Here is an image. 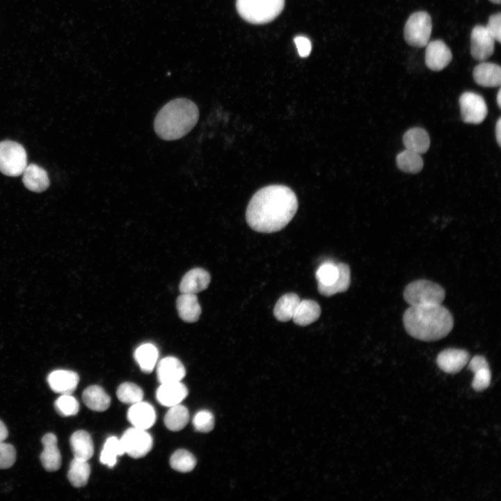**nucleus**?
<instances>
[{
    "label": "nucleus",
    "instance_id": "37",
    "mask_svg": "<svg viewBox=\"0 0 501 501\" xmlns=\"http://www.w3.org/2000/svg\"><path fill=\"white\" fill-rule=\"evenodd\" d=\"M214 417L212 412L202 410L196 413L193 418L194 429L201 433H208L214 427Z\"/></svg>",
    "mask_w": 501,
    "mask_h": 501
},
{
    "label": "nucleus",
    "instance_id": "18",
    "mask_svg": "<svg viewBox=\"0 0 501 501\" xmlns=\"http://www.w3.org/2000/svg\"><path fill=\"white\" fill-rule=\"evenodd\" d=\"M188 389L181 381L161 383L156 392L157 401L163 406L170 407L186 398Z\"/></svg>",
    "mask_w": 501,
    "mask_h": 501
},
{
    "label": "nucleus",
    "instance_id": "27",
    "mask_svg": "<svg viewBox=\"0 0 501 501\" xmlns=\"http://www.w3.org/2000/svg\"><path fill=\"white\" fill-rule=\"evenodd\" d=\"M337 265L339 272L337 280L328 286L318 284V291L324 296H331L339 292H344L349 287L351 283L349 267L344 263H339Z\"/></svg>",
    "mask_w": 501,
    "mask_h": 501
},
{
    "label": "nucleus",
    "instance_id": "15",
    "mask_svg": "<svg viewBox=\"0 0 501 501\" xmlns=\"http://www.w3.org/2000/svg\"><path fill=\"white\" fill-rule=\"evenodd\" d=\"M157 374L160 383H173L181 381L186 374V370L179 359L168 356L159 362Z\"/></svg>",
    "mask_w": 501,
    "mask_h": 501
},
{
    "label": "nucleus",
    "instance_id": "1",
    "mask_svg": "<svg viewBox=\"0 0 501 501\" xmlns=\"http://www.w3.org/2000/svg\"><path fill=\"white\" fill-rule=\"evenodd\" d=\"M298 209L294 192L284 185H269L258 190L246 212L248 225L264 233L278 232L292 219Z\"/></svg>",
    "mask_w": 501,
    "mask_h": 501
},
{
    "label": "nucleus",
    "instance_id": "12",
    "mask_svg": "<svg viewBox=\"0 0 501 501\" xmlns=\"http://www.w3.org/2000/svg\"><path fill=\"white\" fill-rule=\"evenodd\" d=\"M470 360L469 353L461 349L448 348L440 352L436 358L438 367L443 372L454 374L460 372Z\"/></svg>",
    "mask_w": 501,
    "mask_h": 501
},
{
    "label": "nucleus",
    "instance_id": "33",
    "mask_svg": "<svg viewBox=\"0 0 501 501\" xmlns=\"http://www.w3.org/2000/svg\"><path fill=\"white\" fill-rule=\"evenodd\" d=\"M170 465L176 471L189 472L196 467V459L190 452L178 450L170 456Z\"/></svg>",
    "mask_w": 501,
    "mask_h": 501
},
{
    "label": "nucleus",
    "instance_id": "17",
    "mask_svg": "<svg viewBox=\"0 0 501 501\" xmlns=\"http://www.w3.org/2000/svg\"><path fill=\"white\" fill-rule=\"evenodd\" d=\"M210 280L208 271L202 268H195L182 277L179 289L181 293L196 294L207 289Z\"/></svg>",
    "mask_w": 501,
    "mask_h": 501
},
{
    "label": "nucleus",
    "instance_id": "39",
    "mask_svg": "<svg viewBox=\"0 0 501 501\" xmlns=\"http://www.w3.org/2000/svg\"><path fill=\"white\" fill-rule=\"evenodd\" d=\"M474 374L472 387L475 390L482 391L489 386L491 378L489 367L481 369Z\"/></svg>",
    "mask_w": 501,
    "mask_h": 501
},
{
    "label": "nucleus",
    "instance_id": "16",
    "mask_svg": "<svg viewBox=\"0 0 501 501\" xmlns=\"http://www.w3.org/2000/svg\"><path fill=\"white\" fill-rule=\"evenodd\" d=\"M127 419L133 427L146 430L155 422L154 408L147 402L141 401L135 403L128 410Z\"/></svg>",
    "mask_w": 501,
    "mask_h": 501
},
{
    "label": "nucleus",
    "instance_id": "20",
    "mask_svg": "<svg viewBox=\"0 0 501 501\" xmlns=\"http://www.w3.org/2000/svg\"><path fill=\"white\" fill-rule=\"evenodd\" d=\"M22 182L30 191L42 192L49 186L47 172L36 164L27 165L22 173Z\"/></svg>",
    "mask_w": 501,
    "mask_h": 501
},
{
    "label": "nucleus",
    "instance_id": "32",
    "mask_svg": "<svg viewBox=\"0 0 501 501\" xmlns=\"http://www.w3.org/2000/svg\"><path fill=\"white\" fill-rule=\"evenodd\" d=\"M124 454L125 451L120 439L116 436H111L106 439L104 445L100 459L102 464L112 468L116 463L117 456Z\"/></svg>",
    "mask_w": 501,
    "mask_h": 501
},
{
    "label": "nucleus",
    "instance_id": "38",
    "mask_svg": "<svg viewBox=\"0 0 501 501\" xmlns=\"http://www.w3.org/2000/svg\"><path fill=\"white\" fill-rule=\"evenodd\" d=\"M16 460L15 447L3 441L0 443V469H7L13 466Z\"/></svg>",
    "mask_w": 501,
    "mask_h": 501
},
{
    "label": "nucleus",
    "instance_id": "43",
    "mask_svg": "<svg viewBox=\"0 0 501 501\" xmlns=\"http://www.w3.org/2000/svg\"><path fill=\"white\" fill-rule=\"evenodd\" d=\"M8 431L4 423L0 420V443L4 441L8 437Z\"/></svg>",
    "mask_w": 501,
    "mask_h": 501
},
{
    "label": "nucleus",
    "instance_id": "13",
    "mask_svg": "<svg viewBox=\"0 0 501 501\" xmlns=\"http://www.w3.org/2000/svg\"><path fill=\"white\" fill-rule=\"evenodd\" d=\"M47 383L51 389L61 395H71L79 383V375L73 371L54 370L47 376Z\"/></svg>",
    "mask_w": 501,
    "mask_h": 501
},
{
    "label": "nucleus",
    "instance_id": "41",
    "mask_svg": "<svg viewBox=\"0 0 501 501\" xmlns=\"http://www.w3.org/2000/svg\"><path fill=\"white\" fill-rule=\"evenodd\" d=\"M298 53L301 57H307L310 54L312 44L310 40L305 36L299 35L294 38Z\"/></svg>",
    "mask_w": 501,
    "mask_h": 501
},
{
    "label": "nucleus",
    "instance_id": "31",
    "mask_svg": "<svg viewBox=\"0 0 501 501\" xmlns=\"http://www.w3.org/2000/svg\"><path fill=\"white\" fill-rule=\"evenodd\" d=\"M396 163L399 169L408 173H418L424 166L420 154L408 149L397 155Z\"/></svg>",
    "mask_w": 501,
    "mask_h": 501
},
{
    "label": "nucleus",
    "instance_id": "35",
    "mask_svg": "<svg viewBox=\"0 0 501 501\" xmlns=\"http://www.w3.org/2000/svg\"><path fill=\"white\" fill-rule=\"evenodd\" d=\"M54 408L63 417L75 415L79 410L78 401L71 395H61L54 402Z\"/></svg>",
    "mask_w": 501,
    "mask_h": 501
},
{
    "label": "nucleus",
    "instance_id": "46",
    "mask_svg": "<svg viewBox=\"0 0 501 501\" xmlns=\"http://www.w3.org/2000/svg\"><path fill=\"white\" fill-rule=\"evenodd\" d=\"M489 1H490L491 2H492V3H496V4H500V1H501V0H489Z\"/></svg>",
    "mask_w": 501,
    "mask_h": 501
},
{
    "label": "nucleus",
    "instance_id": "3",
    "mask_svg": "<svg viewBox=\"0 0 501 501\" xmlns=\"http://www.w3.org/2000/svg\"><path fill=\"white\" fill-rule=\"evenodd\" d=\"M199 110L196 104L186 98H177L165 104L157 113L154 128L156 134L166 141L179 139L196 125Z\"/></svg>",
    "mask_w": 501,
    "mask_h": 501
},
{
    "label": "nucleus",
    "instance_id": "40",
    "mask_svg": "<svg viewBox=\"0 0 501 501\" xmlns=\"http://www.w3.org/2000/svg\"><path fill=\"white\" fill-rule=\"evenodd\" d=\"M486 30L495 41L500 42L501 41V13H498L491 15L486 26Z\"/></svg>",
    "mask_w": 501,
    "mask_h": 501
},
{
    "label": "nucleus",
    "instance_id": "7",
    "mask_svg": "<svg viewBox=\"0 0 501 501\" xmlns=\"http://www.w3.org/2000/svg\"><path fill=\"white\" fill-rule=\"evenodd\" d=\"M431 31L430 15L425 11H417L410 15L405 24L404 39L412 47H424L429 42Z\"/></svg>",
    "mask_w": 501,
    "mask_h": 501
},
{
    "label": "nucleus",
    "instance_id": "8",
    "mask_svg": "<svg viewBox=\"0 0 501 501\" xmlns=\"http://www.w3.org/2000/svg\"><path fill=\"white\" fill-rule=\"evenodd\" d=\"M120 440L125 453L134 459L145 456L153 443L151 435L146 430L134 427L126 430Z\"/></svg>",
    "mask_w": 501,
    "mask_h": 501
},
{
    "label": "nucleus",
    "instance_id": "25",
    "mask_svg": "<svg viewBox=\"0 0 501 501\" xmlns=\"http://www.w3.org/2000/svg\"><path fill=\"white\" fill-rule=\"evenodd\" d=\"M320 315L321 308L316 301L304 299L300 301L292 319L296 324L305 326L317 321Z\"/></svg>",
    "mask_w": 501,
    "mask_h": 501
},
{
    "label": "nucleus",
    "instance_id": "14",
    "mask_svg": "<svg viewBox=\"0 0 501 501\" xmlns=\"http://www.w3.org/2000/svg\"><path fill=\"white\" fill-rule=\"evenodd\" d=\"M43 450L40 459L43 468L48 472L58 470L61 466V455L57 445V438L52 433H47L41 439Z\"/></svg>",
    "mask_w": 501,
    "mask_h": 501
},
{
    "label": "nucleus",
    "instance_id": "11",
    "mask_svg": "<svg viewBox=\"0 0 501 501\" xmlns=\"http://www.w3.org/2000/svg\"><path fill=\"white\" fill-rule=\"evenodd\" d=\"M425 64L433 71H440L452 59V54L447 45L440 40L430 41L425 46Z\"/></svg>",
    "mask_w": 501,
    "mask_h": 501
},
{
    "label": "nucleus",
    "instance_id": "28",
    "mask_svg": "<svg viewBox=\"0 0 501 501\" xmlns=\"http://www.w3.org/2000/svg\"><path fill=\"white\" fill-rule=\"evenodd\" d=\"M159 352L152 344L145 343L140 345L134 352V358L143 372H151L157 361Z\"/></svg>",
    "mask_w": 501,
    "mask_h": 501
},
{
    "label": "nucleus",
    "instance_id": "6",
    "mask_svg": "<svg viewBox=\"0 0 501 501\" xmlns=\"http://www.w3.org/2000/svg\"><path fill=\"white\" fill-rule=\"evenodd\" d=\"M27 166V154L24 147L13 141L0 142V171L11 177L22 174Z\"/></svg>",
    "mask_w": 501,
    "mask_h": 501
},
{
    "label": "nucleus",
    "instance_id": "42",
    "mask_svg": "<svg viewBox=\"0 0 501 501\" xmlns=\"http://www.w3.org/2000/svg\"><path fill=\"white\" fill-rule=\"evenodd\" d=\"M468 362V367L473 373L481 369L489 367L486 359L482 356H475Z\"/></svg>",
    "mask_w": 501,
    "mask_h": 501
},
{
    "label": "nucleus",
    "instance_id": "22",
    "mask_svg": "<svg viewBox=\"0 0 501 501\" xmlns=\"http://www.w3.org/2000/svg\"><path fill=\"white\" fill-rule=\"evenodd\" d=\"M70 444L74 458L88 461L93 455L94 447L90 435L84 430L74 432Z\"/></svg>",
    "mask_w": 501,
    "mask_h": 501
},
{
    "label": "nucleus",
    "instance_id": "30",
    "mask_svg": "<svg viewBox=\"0 0 501 501\" xmlns=\"http://www.w3.org/2000/svg\"><path fill=\"white\" fill-rule=\"evenodd\" d=\"M189 420V411L186 407L180 404L170 406L164 417L166 427L173 431L184 429Z\"/></svg>",
    "mask_w": 501,
    "mask_h": 501
},
{
    "label": "nucleus",
    "instance_id": "9",
    "mask_svg": "<svg viewBox=\"0 0 501 501\" xmlns=\"http://www.w3.org/2000/svg\"><path fill=\"white\" fill-rule=\"evenodd\" d=\"M461 118L466 123L479 124L486 118L488 109L484 99L473 92H465L459 100Z\"/></svg>",
    "mask_w": 501,
    "mask_h": 501
},
{
    "label": "nucleus",
    "instance_id": "26",
    "mask_svg": "<svg viewBox=\"0 0 501 501\" xmlns=\"http://www.w3.org/2000/svg\"><path fill=\"white\" fill-rule=\"evenodd\" d=\"M300 301V298L294 293H287L282 296L273 309L276 319L282 322L292 319Z\"/></svg>",
    "mask_w": 501,
    "mask_h": 501
},
{
    "label": "nucleus",
    "instance_id": "23",
    "mask_svg": "<svg viewBox=\"0 0 501 501\" xmlns=\"http://www.w3.org/2000/svg\"><path fill=\"white\" fill-rule=\"evenodd\" d=\"M82 399L85 405L94 411H104L111 404L109 395L101 386L97 385L87 387L83 392Z\"/></svg>",
    "mask_w": 501,
    "mask_h": 501
},
{
    "label": "nucleus",
    "instance_id": "36",
    "mask_svg": "<svg viewBox=\"0 0 501 501\" xmlns=\"http://www.w3.org/2000/svg\"><path fill=\"white\" fill-rule=\"evenodd\" d=\"M338 273V267L336 264L333 262H326L319 267L315 276L318 284L328 286L337 280Z\"/></svg>",
    "mask_w": 501,
    "mask_h": 501
},
{
    "label": "nucleus",
    "instance_id": "19",
    "mask_svg": "<svg viewBox=\"0 0 501 501\" xmlns=\"http://www.w3.org/2000/svg\"><path fill=\"white\" fill-rule=\"evenodd\" d=\"M474 81L484 87H495L501 84V68L498 64L481 62L473 69Z\"/></svg>",
    "mask_w": 501,
    "mask_h": 501
},
{
    "label": "nucleus",
    "instance_id": "45",
    "mask_svg": "<svg viewBox=\"0 0 501 501\" xmlns=\"http://www.w3.org/2000/svg\"><path fill=\"white\" fill-rule=\"evenodd\" d=\"M497 103L499 107L501 106V90L500 89L496 96Z\"/></svg>",
    "mask_w": 501,
    "mask_h": 501
},
{
    "label": "nucleus",
    "instance_id": "4",
    "mask_svg": "<svg viewBox=\"0 0 501 501\" xmlns=\"http://www.w3.org/2000/svg\"><path fill=\"white\" fill-rule=\"evenodd\" d=\"M285 0H237L239 14L247 22L264 24L272 21L283 10Z\"/></svg>",
    "mask_w": 501,
    "mask_h": 501
},
{
    "label": "nucleus",
    "instance_id": "10",
    "mask_svg": "<svg viewBox=\"0 0 501 501\" xmlns=\"http://www.w3.org/2000/svg\"><path fill=\"white\" fill-rule=\"evenodd\" d=\"M495 40L485 26L473 27L470 35V54L478 61H484L494 52Z\"/></svg>",
    "mask_w": 501,
    "mask_h": 501
},
{
    "label": "nucleus",
    "instance_id": "21",
    "mask_svg": "<svg viewBox=\"0 0 501 501\" xmlns=\"http://www.w3.org/2000/svg\"><path fill=\"white\" fill-rule=\"evenodd\" d=\"M176 308L180 317L184 321H197L201 315V307L194 294L182 293L176 301Z\"/></svg>",
    "mask_w": 501,
    "mask_h": 501
},
{
    "label": "nucleus",
    "instance_id": "44",
    "mask_svg": "<svg viewBox=\"0 0 501 501\" xmlns=\"http://www.w3.org/2000/svg\"><path fill=\"white\" fill-rule=\"evenodd\" d=\"M495 137L498 145H501V118H499L495 125Z\"/></svg>",
    "mask_w": 501,
    "mask_h": 501
},
{
    "label": "nucleus",
    "instance_id": "24",
    "mask_svg": "<svg viewBox=\"0 0 501 501\" xmlns=\"http://www.w3.org/2000/svg\"><path fill=\"white\" fill-rule=\"evenodd\" d=\"M403 143L406 149L421 154L429 150L430 138L424 129L413 127L406 131L404 134Z\"/></svg>",
    "mask_w": 501,
    "mask_h": 501
},
{
    "label": "nucleus",
    "instance_id": "29",
    "mask_svg": "<svg viewBox=\"0 0 501 501\" xmlns=\"http://www.w3.org/2000/svg\"><path fill=\"white\" fill-rule=\"evenodd\" d=\"M90 474V467L88 461L76 458L71 461L67 472V479L73 486L79 488L86 486Z\"/></svg>",
    "mask_w": 501,
    "mask_h": 501
},
{
    "label": "nucleus",
    "instance_id": "2",
    "mask_svg": "<svg viewBox=\"0 0 501 501\" xmlns=\"http://www.w3.org/2000/svg\"><path fill=\"white\" fill-rule=\"evenodd\" d=\"M403 323L413 337L427 342L447 336L454 326L450 312L440 305L410 306L404 312Z\"/></svg>",
    "mask_w": 501,
    "mask_h": 501
},
{
    "label": "nucleus",
    "instance_id": "34",
    "mask_svg": "<svg viewBox=\"0 0 501 501\" xmlns=\"http://www.w3.org/2000/svg\"><path fill=\"white\" fill-rule=\"evenodd\" d=\"M118 399L125 404H134L143 400V391L136 384L125 382L119 385L116 392Z\"/></svg>",
    "mask_w": 501,
    "mask_h": 501
},
{
    "label": "nucleus",
    "instance_id": "5",
    "mask_svg": "<svg viewBox=\"0 0 501 501\" xmlns=\"http://www.w3.org/2000/svg\"><path fill=\"white\" fill-rule=\"evenodd\" d=\"M404 299L410 306L440 305L445 297L444 289L427 280H417L404 289Z\"/></svg>",
    "mask_w": 501,
    "mask_h": 501
}]
</instances>
